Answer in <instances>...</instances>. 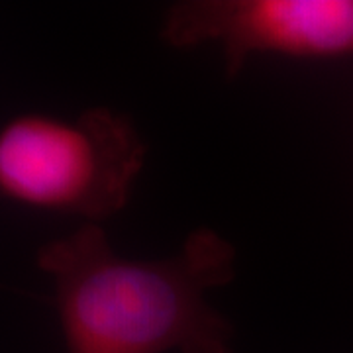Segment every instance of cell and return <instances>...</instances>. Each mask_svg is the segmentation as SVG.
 <instances>
[{
	"mask_svg": "<svg viewBox=\"0 0 353 353\" xmlns=\"http://www.w3.org/2000/svg\"><path fill=\"white\" fill-rule=\"evenodd\" d=\"M165 43L220 46L230 79L257 53L296 59L353 55V0H185L161 26Z\"/></svg>",
	"mask_w": 353,
	"mask_h": 353,
	"instance_id": "obj_3",
	"label": "cell"
},
{
	"mask_svg": "<svg viewBox=\"0 0 353 353\" xmlns=\"http://www.w3.org/2000/svg\"><path fill=\"white\" fill-rule=\"evenodd\" d=\"M69 353H234V328L208 292L236 275V250L214 230H194L163 259L114 252L99 224L43 245Z\"/></svg>",
	"mask_w": 353,
	"mask_h": 353,
	"instance_id": "obj_1",
	"label": "cell"
},
{
	"mask_svg": "<svg viewBox=\"0 0 353 353\" xmlns=\"http://www.w3.org/2000/svg\"><path fill=\"white\" fill-rule=\"evenodd\" d=\"M143 159L136 126L110 108L20 114L0 126V199L97 224L126 206Z\"/></svg>",
	"mask_w": 353,
	"mask_h": 353,
	"instance_id": "obj_2",
	"label": "cell"
}]
</instances>
